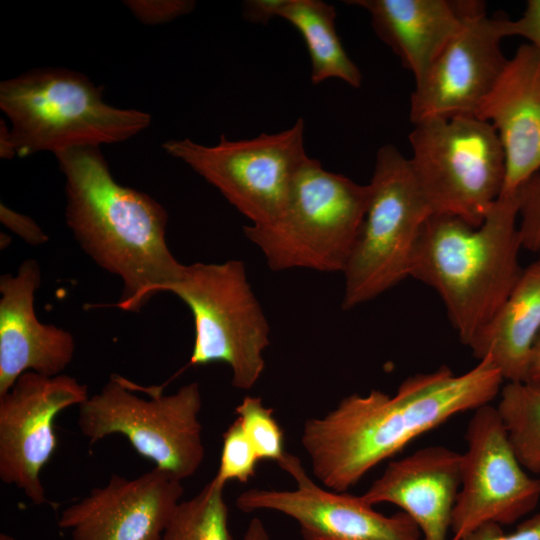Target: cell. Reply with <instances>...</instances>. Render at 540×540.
Listing matches in <instances>:
<instances>
[{"label": "cell", "mask_w": 540, "mask_h": 540, "mask_svg": "<svg viewBox=\"0 0 540 540\" xmlns=\"http://www.w3.org/2000/svg\"><path fill=\"white\" fill-rule=\"evenodd\" d=\"M504 379L489 359L462 374L448 366L409 376L392 396L351 394L303 426L302 446L323 487L347 492L371 469L452 417L490 404Z\"/></svg>", "instance_id": "1"}, {"label": "cell", "mask_w": 540, "mask_h": 540, "mask_svg": "<svg viewBox=\"0 0 540 540\" xmlns=\"http://www.w3.org/2000/svg\"><path fill=\"white\" fill-rule=\"evenodd\" d=\"M65 178L66 223L81 249L117 276L116 307L138 311L182 274L168 247V214L146 193L118 183L100 147L55 155Z\"/></svg>", "instance_id": "2"}, {"label": "cell", "mask_w": 540, "mask_h": 540, "mask_svg": "<svg viewBox=\"0 0 540 540\" xmlns=\"http://www.w3.org/2000/svg\"><path fill=\"white\" fill-rule=\"evenodd\" d=\"M521 248L516 194L500 195L478 227L455 216L432 214L417 239L409 277L438 293L468 346L519 280Z\"/></svg>", "instance_id": "3"}, {"label": "cell", "mask_w": 540, "mask_h": 540, "mask_svg": "<svg viewBox=\"0 0 540 540\" xmlns=\"http://www.w3.org/2000/svg\"><path fill=\"white\" fill-rule=\"evenodd\" d=\"M0 109L19 157L124 142L152 121L145 111L109 105L102 86L60 67L34 68L2 81Z\"/></svg>", "instance_id": "4"}, {"label": "cell", "mask_w": 540, "mask_h": 540, "mask_svg": "<svg viewBox=\"0 0 540 540\" xmlns=\"http://www.w3.org/2000/svg\"><path fill=\"white\" fill-rule=\"evenodd\" d=\"M369 199V187L328 171L309 157L281 213L243 227L272 271L344 272Z\"/></svg>", "instance_id": "5"}, {"label": "cell", "mask_w": 540, "mask_h": 540, "mask_svg": "<svg viewBox=\"0 0 540 540\" xmlns=\"http://www.w3.org/2000/svg\"><path fill=\"white\" fill-rule=\"evenodd\" d=\"M139 388L112 374L102 389L79 406L78 426L94 444L112 434L127 438L139 455L179 481L194 475L205 456L199 414V384L191 382L165 394L162 386Z\"/></svg>", "instance_id": "6"}, {"label": "cell", "mask_w": 540, "mask_h": 540, "mask_svg": "<svg viewBox=\"0 0 540 540\" xmlns=\"http://www.w3.org/2000/svg\"><path fill=\"white\" fill-rule=\"evenodd\" d=\"M365 216L345 276L342 309L351 310L409 277L413 251L433 214L409 158L394 145L379 148Z\"/></svg>", "instance_id": "7"}, {"label": "cell", "mask_w": 540, "mask_h": 540, "mask_svg": "<svg viewBox=\"0 0 540 540\" xmlns=\"http://www.w3.org/2000/svg\"><path fill=\"white\" fill-rule=\"evenodd\" d=\"M190 309L194 343L190 366L222 362L232 385L251 389L265 369L270 325L240 260L185 265L181 276L165 288Z\"/></svg>", "instance_id": "8"}, {"label": "cell", "mask_w": 540, "mask_h": 540, "mask_svg": "<svg viewBox=\"0 0 540 540\" xmlns=\"http://www.w3.org/2000/svg\"><path fill=\"white\" fill-rule=\"evenodd\" d=\"M413 126L409 161L433 214L480 226L500 197L506 174L494 127L476 116L429 119Z\"/></svg>", "instance_id": "9"}, {"label": "cell", "mask_w": 540, "mask_h": 540, "mask_svg": "<svg viewBox=\"0 0 540 540\" xmlns=\"http://www.w3.org/2000/svg\"><path fill=\"white\" fill-rule=\"evenodd\" d=\"M304 120L290 128L215 145L171 139L162 145L214 186L250 224H264L283 210L294 182L309 158L304 147Z\"/></svg>", "instance_id": "10"}, {"label": "cell", "mask_w": 540, "mask_h": 540, "mask_svg": "<svg viewBox=\"0 0 540 540\" xmlns=\"http://www.w3.org/2000/svg\"><path fill=\"white\" fill-rule=\"evenodd\" d=\"M465 439L453 539L485 523L512 524L540 500V480L529 476L520 464L496 407L486 404L474 410Z\"/></svg>", "instance_id": "11"}, {"label": "cell", "mask_w": 540, "mask_h": 540, "mask_svg": "<svg viewBox=\"0 0 540 540\" xmlns=\"http://www.w3.org/2000/svg\"><path fill=\"white\" fill-rule=\"evenodd\" d=\"M510 19L490 17L483 3L466 20L425 73L410 98L412 124L429 119L475 116L500 78L508 58L501 43Z\"/></svg>", "instance_id": "12"}, {"label": "cell", "mask_w": 540, "mask_h": 540, "mask_svg": "<svg viewBox=\"0 0 540 540\" xmlns=\"http://www.w3.org/2000/svg\"><path fill=\"white\" fill-rule=\"evenodd\" d=\"M88 397L87 387L69 375L22 374L0 396L2 482L15 485L36 505L45 503L40 473L57 446L55 418Z\"/></svg>", "instance_id": "13"}, {"label": "cell", "mask_w": 540, "mask_h": 540, "mask_svg": "<svg viewBox=\"0 0 540 540\" xmlns=\"http://www.w3.org/2000/svg\"><path fill=\"white\" fill-rule=\"evenodd\" d=\"M277 464L295 480V489L247 490L236 499L241 511L282 513L297 522L303 540H424L406 513L384 515L361 495L318 485L295 455L286 452Z\"/></svg>", "instance_id": "14"}, {"label": "cell", "mask_w": 540, "mask_h": 540, "mask_svg": "<svg viewBox=\"0 0 540 540\" xmlns=\"http://www.w3.org/2000/svg\"><path fill=\"white\" fill-rule=\"evenodd\" d=\"M182 494L181 481L158 468L135 478L114 474L65 508L58 525L72 540H160Z\"/></svg>", "instance_id": "15"}, {"label": "cell", "mask_w": 540, "mask_h": 540, "mask_svg": "<svg viewBox=\"0 0 540 540\" xmlns=\"http://www.w3.org/2000/svg\"><path fill=\"white\" fill-rule=\"evenodd\" d=\"M40 282L34 259L24 260L16 274L0 277V396L28 371L56 376L73 360L72 334L36 316L34 300Z\"/></svg>", "instance_id": "16"}, {"label": "cell", "mask_w": 540, "mask_h": 540, "mask_svg": "<svg viewBox=\"0 0 540 540\" xmlns=\"http://www.w3.org/2000/svg\"><path fill=\"white\" fill-rule=\"evenodd\" d=\"M475 116L501 141L506 174L501 195H512L540 170V51L524 43L508 59Z\"/></svg>", "instance_id": "17"}, {"label": "cell", "mask_w": 540, "mask_h": 540, "mask_svg": "<svg viewBox=\"0 0 540 540\" xmlns=\"http://www.w3.org/2000/svg\"><path fill=\"white\" fill-rule=\"evenodd\" d=\"M460 485L461 453L433 445L391 461L361 496L373 506L399 507L424 540H448Z\"/></svg>", "instance_id": "18"}, {"label": "cell", "mask_w": 540, "mask_h": 540, "mask_svg": "<svg viewBox=\"0 0 540 540\" xmlns=\"http://www.w3.org/2000/svg\"><path fill=\"white\" fill-rule=\"evenodd\" d=\"M346 3L369 13L376 35L415 80L483 4L474 0H350Z\"/></svg>", "instance_id": "19"}, {"label": "cell", "mask_w": 540, "mask_h": 540, "mask_svg": "<svg viewBox=\"0 0 540 540\" xmlns=\"http://www.w3.org/2000/svg\"><path fill=\"white\" fill-rule=\"evenodd\" d=\"M540 332V260L523 272L490 322L468 347L478 361L491 360L506 382H524Z\"/></svg>", "instance_id": "20"}, {"label": "cell", "mask_w": 540, "mask_h": 540, "mask_svg": "<svg viewBox=\"0 0 540 540\" xmlns=\"http://www.w3.org/2000/svg\"><path fill=\"white\" fill-rule=\"evenodd\" d=\"M276 17L288 21L303 37L311 60L312 84L337 78L354 88L361 86V72L337 34L333 5L321 0H279Z\"/></svg>", "instance_id": "21"}, {"label": "cell", "mask_w": 540, "mask_h": 540, "mask_svg": "<svg viewBox=\"0 0 540 540\" xmlns=\"http://www.w3.org/2000/svg\"><path fill=\"white\" fill-rule=\"evenodd\" d=\"M496 410L525 470L540 476V386L506 382Z\"/></svg>", "instance_id": "22"}, {"label": "cell", "mask_w": 540, "mask_h": 540, "mask_svg": "<svg viewBox=\"0 0 540 540\" xmlns=\"http://www.w3.org/2000/svg\"><path fill=\"white\" fill-rule=\"evenodd\" d=\"M223 489L212 479L198 494L181 501L160 540H234Z\"/></svg>", "instance_id": "23"}, {"label": "cell", "mask_w": 540, "mask_h": 540, "mask_svg": "<svg viewBox=\"0 0 540 540\" xmlns=\"http://www.w3.org/2000/svg\"><path fill=\"white\" fill-rule=\"evenodd\" d=\"M242 429L260 460L279 462L284 450V433L274 417L273 409L260 397L246 395L235 408Z\"/></svg>", "instance_id": "24"}, {"label": "cell", "mask_w": 540, "mask_h": 540, "mask_svg": "<svg viewBox=\"0 0 540 540\" xmlns=\"http://www.w3.org/2000/svg\"><path fill=\"white\" fill-rule=\"evenodd\" d=\"M259 461L255 448L236 418L223 434L219 467L213 479L222 486L230 481L246 483L254 477Z\"/></svg>", "instance_id": "25"}, {"label": "cell", "mask_w": 540, "mask_h": 540, "mask_svg": "<svg viewBox=\"0 0 540 540\" xmlns=\"http://www.w3.org/2000/svg\"><path fill=\"white\" fill-rule=\"evenodd\" d=\"M515 194L522 248L540 252V170L527 179Z\"/></svg>", "instance_id": "26"}, {"label": "cell", "mask_w": 540, "mask_h": 540, "mask_svg": "<svg viewBox=\"0 0 540 540\" xmlns=\"http://www.w3.org/2000/svg\"><path fill=\"white\" fill-rule=\"evenodd\" d=\"M124 4L142 23L159 25L189 14L195 8L192 0H126Z\"/></svg>", "instance_id": "27"}, {"label": "cell", "mask_w": 540, "mask_h": 540, "mask_svg": "<svg viewBox=\"0 0 540 540\" xmlns=\"http://www.w3.org/2000/svg\"><path fill=\"white\" fill-rule=\"evenodd\" d=\"M453 540H540V513L523 521L512 533H505L501 525L490 522Z\"/></svg>", "instance_id": "28"}, {"label": "cell", "mask_w": 540, "mask_h": 540, "mask_svg": "<svg viewBox=\"0 0 540 540\" xmlns=\"http://www.w3.org/2000/svg\"><path fill=\"white\" fill-rule=\"evenodd\" d=\"M0 221L6 228L31 246H39L48 241V235L34 219L11 209L3 203L0 205Z\"/></svg>", "instance_id": "29"}, {"label": "cell", "mask_w": 540, "mask_h": 540, "mask_svg": "<svg viewBox=\"0 0 540 540\" xmlns=\"http://www.w3.org/2000/svg\"><path fill=\"white\" fill-rule=\"evenodd\" d=\"M509 34L525 38L540 51V0H529L522 15L510 20Z\"/></svg>", "instance_id": "30"}, {"label": "cell", "mask_w": 540, "mask_h": 540, "mask_svg": "<svg viewBox=\"0 0 540 540\" xmlns=\"http://www.w3.org/2000/svg\"><path fill=\"white\" fill-rule=\"evenodd\" d=\"M279 0H249L243 4V15L252 23L266 24L276 17Z\"/></svg>", "instance_id": "31"}, {"label": "cell", "mask_w": 540, "mask_h": 540, "mask_svg": "<svg viewBox=\"0 0 540 540\" xmlns=\"http://www.w3.org/2000/svg\"><path fill=\"white\" fill-rule=\"evenodd\" d=\"M17 156L16 147L10 126L3 119L0 121V157L12 159Z\"/></svg>", "instance_id": "32"}, {"label": "cell", "mask_w": 540, "mask_h": 540, "mask_svg": "<svg viewBox=\"0 0 540 540\" xmlns=\"http://www.w3.org/2000/svg\"><path fill=\"white\" fill-rule=\"evenodd\" d=\"M524 382L540 386V332L533 346L529 369Z\"/></svg>", "instance_id": "33"}, {"label": "cell", "mask_w": 540, "mask_h": 540, "mask_svg": "<svg viewBox=\"0 0 540 540\" xmlns=\"http://www.w3.org/2000/svg\"><path fill=\"white\" fill-rule=\"evenodd\" d=\"M242 540H270L263 522L255 517L249 522Z\"/></svg>", "instance_id": "34"}, {"label": "cell", "mask_w": 540, "mask_h": 540, "mask_svg": "<svg viewBox=\"0 0 540 540\" xmlns=\"http://www.w3.org/2000/svg\"><path fill=\"white\" fill-rule=\"evenodd\" d=\"M0 540H16V539H14L13 537H11V536H9V535H7V534H3V533H2V534L0 535Z\"/></svg>", "instance_id": "35"}]
</instances>
